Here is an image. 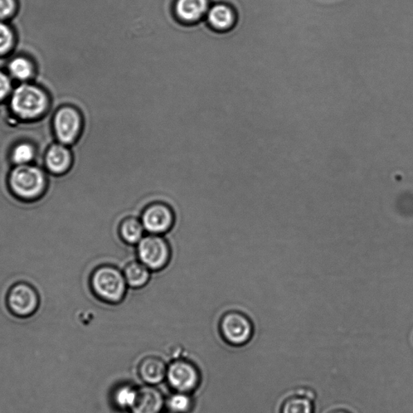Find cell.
Masks as SVG:
<instances>
[{
  "label": "cell",
  "mask_w": 413,
  "mask_h": 413,
  "mask_svg": "<svg viewBox=\"0 0 413 413\" xmlns=\"http://www.w3.org/2000/svg\"><path fill=\"white\" fill-rule=\"evenodd\" d=\"M90 285L95 297L110 305L122 303L129 291L123 271L109 264L97 267L91 276Z\"/></svg>",
  "instance_id": "6da1fadb"
},
{
  "label": "cell",
  "mask_w": 413,
  "mask_h": 413,
  "mask_svg": "<svg viewBox=\"0 0 413 413\" xmlns=\"http://www.w3.org/2000/svg\"><path fill=\"white\" fill-rule=\"evenodd\" d=\"M136 246L137 259L152 272L166 270L171 264L172 246L163 236L145 235Z\"/></svg>",
  "instance_id": "7a4b0ae2"
},
{
  "label": "cell",
  "mask_w": 413,
  "mask_h": 413,
  "mask_svg": "<svg viewBox=\"0 0 413 413\" xmlns=\"http://www.w3.org/2000/svg\"><path fill=\"white\" fill-rule=\"evenodd\" d=\"M219 329L223 341L232 347L245 346L254 335L252 320L240 311L231 310L222 315Z\"/></svg>",
  "instance_id": "3957f363"
},
{
  "label": "cell",
  "mask_w": 413,
  "mask_h": 413,
  "mask_svg": "<svg viewBox=\"0 0 413 413\" xmlns=\"http://www.w3.org/2000/svg\"><path fill=\"white\" fill-rule=\"evenodd\" d=\"M10 186L16 196L32 200L41 195L46 187V178L40 169L22 165L10 176Z\"/></svg>",
  "instance_id": "277c9868"
},
{
  "label": "cell",
  "mask_w": 413,
  "mask_h": 413,
  "mask_svg": "<svg viewBox=\"0 0 413 413\" xmlns=\"http://www.w3.org/2000/svg\"><path fill=\"white\" fill-rule=\"evenodd\" d=\"M140 219L145 232L160 236L172 232L176 223L173 208L167 203L161 201L149 203L144 208Z\"/></svg>",
  "instance_id": "5b68a950"
},
{
  "label": "cell",
  "mask_w": 413,
  "mask_h": 413,
  "mask_svg": "<svg viewBox=\"0 0 413 413\" xmlns=\"http://www.w3.org/2000/svg\"><path fill=\"white\" fill-rule=\"evenodd\" d=\"M46 104L45 95L35 86L22 85L12 95L13 110L24 118H35L45 109Z\"/></svg>",
  "instance_id": "8992f818"
},
{
  "label": "cell",
  "mask_w": 413,
  "mask_h": 413,
  "mask_svg": "<svg viewBox=\"0 0 413 413\" xmlns=\"http://www.w3.org/2000/svg\"><path fill=\"white\" fill-rule=\"evenodd\" d=\"M167 378L174 390L187 394L195 391L201 381L200 372L197 368L185 360L174 362L167 368Z\"/></svg>",
  "instance_id": "52a82bcc"
},
{
  "label": "cell",
  "mask_w": 413,
  "mask_h": 413,
  "mask_svg": "<svg viewBox=\"0 0 413 413\" xmlns=\"http://www.w3.org/2000/svg\"><path fill=\"white\" fill-rule=\"evenodd\" d=\"M209 8L208 0H176L174 15L183 26H192L206 18Z\"/></svg>",
  "instance_id": "ba28073f"
},
{
  "label": "cell",
  "mask_w": 413,
  "mask_h": 413,
  "mask_svg": "<svg viewBox=\"0 0 413 413\" xmlns=\"http://www.w3.org/2000/svg\"><path fill=\"white\" fill-rule=\"evenodd\" d=\"M37 297L29 286L21 284L15 286L8 297V304L12 313L19 318H28L35 312Z\"/></svg>",
  "instance_id": "9c48e42d"
},
{
  "label": "cell",
  "mask_w": 413,
  "mask_h": 413,
  "mask_svg": "<svg viewBox=\"0 0 413 413\" xmlns=\"http://www.w3.org/2000/svg\"><path fill=\"white\" fill-rule=\"evenodd\" d=\"M206 21L209 28L218 33H226L235 28L237 16L230 5L218 3L208 10Z\"/></svg>",
  "instance_id": "30bf717a"
},
{
  "label": "cell",
  "mask_w": 413,
  "mask_h": 413,
  "mask_svg": "<svg viewBox=\"0 0 413 413\" xmlns=\"http://www.w3.org/2000/svg\"><path fill=\"white\" fill-rule=\"evenodd\" d=\"M80 128L81 120L75 110L66 108L58 111L55 118V129L62 143H72L79 135Z\"/></svg>",
  "instance_id": "8fae6325"
},
{
  "label": "cell",
  "mask_w": 413,
  "mask_h": 413,
  "mask_svg": "<svg viewBox=\"0 0 413 413\" xmlns=\"http://www.w3.org/2000/svg\"><path fill=\"white\" fill-rule=\"evenodd\" d=\"M163 407V398L153 387H145L137 392V396L131 410L133 413H160Z\"/></svg>",
  "instance_id": "7c38bea8"
},
{
  "label": "cell",
  "mask_w": 413,
  "mask_h": 413,
  "mask_svg": "<svg viewBox=\"0 0 413 413\" xmlns=\"http://www.w3.org/2000/svg\"><path fill=\"white\" fill-rule=\"evenodd\" d=\"M138 373L144 382L149 385H155L167 377V367L161 358L149 356L140 362Z\"/></svg>",
  "instance_id": "4fadbf2b"
},
{
  "label": "cell",
  "mask_w": 413,
  "mask_h": 413,
  "mask_svg": "<svg viewBox=\"0 0 413 413\" xmlns=\"http://www.w3.org/2000/svg\"><path fill=\"white\" fill-rule=\"evenodd\" d=\"M126 283L131 290H142L152 279V271L139 261H131L123 268Z\"/></svg>",
  "instance_id": "5bb4252c"
},
{
  "label": "cell",
  "mask_w": 413,
  "mask_h": 413,
  "mask_svg": "<svg viewBox=\"0 0 413 413\" xmlns=\"http://www.w3.org/2000/svg\"><path fill=\"white\" fill-rule=\"evenodd\" d=\"M145 228L140 219L137 217H128L120 222L118 233L125 244L137 246L145 237Z\"/></svg>",
  "instance_id": "9a60e30c"
},
{
  "label": "cell",
  "mask_w": 413,
  "mask_h": 413,
  "mask_svg": "<svg viewBox=\"0 0 413 413\" xmlns=\"http://www.w3.org/2000/svg\"><path fill=\"white\" fill-rule=\"evenodd\" d=\"M71 162L70 152L61 147L55 145L46 155V165L51 172L55 174H61L69 168Z\"/></svg>",
  "instance_id": "2e32d148"
},
{
  "label": "cell",
  "mask_w": 413,
  "mask_h": 413,
  "mask_svg": "<svg viewBox=\"0 0 413 413\" xmlns=\"http://www.w3.org/2000/svg\"><path fill=\"white\" fill-rule=\"evenodd\" d=\"M313 401L296 394L285 400L280 413H314Z\"/></svg>",
  "instance_id": "e0dca14e"
},
{
  "label": "cell",
  "mask_w": 413,
  "mask_h": 413,
  "mask_svg": "<svg viewBox=\"0 0 413 413\" xmlns=\"http://www.w3.org/2000/svg\"><path fill=\"white\" fill-rule=\"evenodd\" d=\"M192 400L187 393L178 392L169 399L168 405L174 413H187L192 407Z\"/></svg>",
  "instance_id": "ac0fdd59"
},
{
  "label": "cell",
  "mask_w": 413,
  "mask_h": 413,
  "mask_svg": "<svg viewBox=\"0 0 413 413\" xmlns=\"http://www.w3.org/2000/svg\"><path fill=\"white\" fill-rule=\"evenodd\" d=\"M137 390L129 386L119 388L115 394L116 404L120 407H125V409L129 407L131 409L134 404L136 396H137Z\"/></svg>",
  "instance_id": "d6986e66"
},
{
  "label": "cell",
  "mask_w": 413,
  "mask_h": 413,
  "mask_svg": "<svg viewBox=\"0 0 413 413\" xmlns=\"http://www.w3.org/2000/svg\"><path fill=\"white\" fill-rule=\"evenodd\" d=\"M10 71L19 80H26L32 74V66L24 58H17L10 64Z\"/></svg>",
  "instance_id": "ffe728a7"
},
{
  "label": "cell",
  "mask_w": 413,
  "mask_h": 413,
  "mask_svg": "<svg viewBox=\"0 0 413 413\" xmlns=\"http://www.w3.org/2000/svg\"><path fill=\"white\" fill-rule=\"evenodd\" d=\"M34 156L33 149L30 145L22 144L14 149L12 159L15 163L22 166L30 162Z\"/></svg>",
  "instance_id": "44dd1931"
},
{
  "label": "cell",
  "mask_w": 413,
  "mask_h": 413,
  "mask_svg": "<svg viewBox=\"0 0 413 413\" xmlns=\"http://www.w3.org/2000/svg\"><path fill=\"white\" fill-rule=\"evenodd\" d=\"M12 43V35L10 29L0 24V53L6 52Z\"/></svg>",
  "instance_id": "7402d4cb"
},
{
  "label": "cell",
  "mask_w": 413,
  "mask_h": 413,
  "mask_svg": "<svg viewBox=\"0 0 413 413\" xmlns=\"http://www.w3.org/2000/svg\"><path fill=\"white\" fill-rule=\"evenodd\" d=\"M13 0H0V18L9 16L13 12Z\"/></svg>",
  "instance_id": "603a6c76"
},
{
  "label": "cell",
  "mask_w": 413,
  "mask_h": 413,
  "mask_svg": "<svg viewBox=\"0 0 413 413\" xmlns=\"http://www.w3.org/2000/svg\"><path fill=\"white\" fill-rule=\"evenodd\" d=\"M11 87V84L6 75L0 73V100L7 95Z\"/></svg>",
  "instance_id": "cb8c5ba5"
},
{
  "label": "cell",
  "mask_w": 413,
  "mask_h": 413,
  "mask_svg": "<svg viewBox=\"0 0 413 413\" xmlns=\"http://www.w3.org/2000/svg\"><path fill=\"white\" fill-rule=\"evenodd\" d=\"M296 394L309 398V399L314 401L315 398V392L309 388H299Z\"/></svg>",
  "instance_id": "d4e9b609"
},
{
  "label": "cell",
  "mask_w": 413,
  "mask_h": 413,
  "mask_svg": "<svg viewBox=\"0 0 413 413\" xmlns=\"http://www.w3.org/2000/svg\"><path fill=\"white\" fill-rule=\"evenodd\" d=\"M329 413H351V412L346 411V410H334V411L330 412Z\"/></svg>",
  "instance_id": "484cf974"
}]
</instances>
